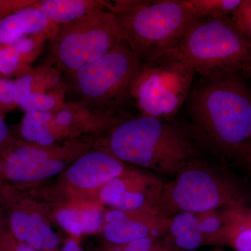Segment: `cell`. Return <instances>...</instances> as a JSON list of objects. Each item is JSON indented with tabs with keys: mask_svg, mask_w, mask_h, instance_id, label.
<instances>
[{
	"mask_svg": "<svg viewBox=\"0 0 251 251\" xmlns=\"http://www.w3.org/2000/svg\"><path fill=\"white\" fill-rule=\"evenodd\" d=\"M248 77L230 73L206 79L193 92L190 110L196 123L226 152H248L251 143V91Z\"/></svg>",
	"mask_w": 251,
	"mask_h": 251,
	"instance_id": "1",
	"label": "cell"
},
{
	"mask_svg": "<svg viewBox=\"0 0 251 251\" xmlns=\"http://www.w3.org/2000/svg\"><path fill=\"white\" fill-rule=\"evenodd\" d=\"M103 146L126 164L171 176L198 155L196 145L177 126L143 115L115 126Z\"/></svg>",
	"mask_w": 251,
	"mask_h": 251,
	"instance_id": "2",
	"label": "cell"
},
{
	"mask_svg": "<svg viewBox=\"0 0 251 251\" xmlns=\"http://www.w3.org/2000/svg\"><path fill=\"white\" fill-rule=\"evenodd\" d=\"M163 56L187 64L206 79L230 73L246 75L251 67V41L231 18L201 19Z\"/></svg>",
	"mask_w": 251,
	"mask_h": 251,
	"instance_id": "3",
	"label": "cell"
},
{
	"mask_svg": "<svg viewBox=\"0 0 251 251\" xmlns=\"http://www.w3.org/2000/svg\"><path fill=\"white\" fill-rule=\"evenodd\" d=\"M115 15L124 40L143 64L174 49L199 20L184 0L140 1L134 9Z\"/></svg>",
	"mask_w": 251,
	"mask_h": 251,
	"instance_id": "4",
	"label": "cell"
},
{
	"mask_svg": "<svg viewBox=\"0 0 251 251\" xmlns=\"http://www.w3.org/2000/svg\"><path fill=\"white\" fill-rule=\"evenodd\" d=\"M247 204L240 186L196 159L165 183L153 210L165 219L181 212L201 214Z\"/></svg>",
	"mask_w": 251,
	"mask_h": 251,
	"instance_id": "5",
	"label": "cell"
},
{
	"mask_svg": "<svg viewBox=\"0 0 251 251\" xmlns=\"http://www.w3.org/2000/svg\"><path fill=\"white\" fill-rule=\"evenodd\" d=\"M143 63L123 41L98 60L72 75V89L82 106L96 113L115 112L114 107L130 97Z\"/></svg>",
	"mask_w": 251,
	"mask_h": 251,
	"instance_id": "6",
	"label": "cell"
},
{
	"mask_svg": "<svg viewBox=\"0 0 251 251\" xmlns=\"http://www.w3.org/2000/svg\"><path fill=\"white\" fill-rule=\"evenodd\" d=\"M123 41L115 15L100 9L63 25L51 41L50 56L56 67L72 74Z\"/></svg>",
	"mask_w": 251,
	"mask_h": 251,
	"instance_id": "7",
	"label": "cell"
},
{
	"mask_svg": "<svg viewBox=\"0 0 251 251\" xmlns=\"http://www.w3.org/2000/svg\"><path fill=\"white\" fill-rule=\"evenodd\" d=\"M99 136H87L41 146L15 138L0 154L4 163L6 184L23 189L44 184L59 176L73 162L90 151Z\"/></svg>",
	"mask_w": 251,
	"mask_h": 251,
	"instance_id": "8",
	"label": "cell"
},
{
	"mask_svg": "<svg viewBox=\"0 0 251 251\" xmlns=\"http://www.w3.org/2000/svg\"><path fill=\"white\" fill-rule=\"evenodd\" d=\"M195 72L187 64L163 56L143 64L130 97L143 116L166 122L187 98Z\"/></svg>",
	"mask_w": 251,
	"mask_h": 251,
	"instance_id": "9",
	"label": "cell"
},
{
	"mask_svg": "<svg viewBox=\"0 0 251 251\" xmlns=\"http://www.w3.org/2000/svg\"><path fill=\"white\" fill-rule=\"evenodd\" d=\"M128 166L103 145L97 146L96 143L61 173L53 184L28 190L43 201L99 204L97 199L100 190Z\"/></svg>",
	"mask_w": 251,
	"mask_h": 251,
	"instance_id": "10",
	"label": "cell"
},
{
	"mask_svg": "<svg viewBox=\"0 0 251 251\" xmlns=\"http://www.w3.org/2000/svg\"><path fill=\"white\" fill-rule=\"evenodd\" d=\"M0 204L9 232L37 251H59L60 239L45 206L27 189L5 184L0 188Z\"/></svg>",
	"mask_w": 251,
	"mask_h": 251,
	"instance_id": "11",
	"label": "cell"
},
{
	"mask_svg": "<svg viewBox=\"0 0 251 251\" xmlns=\"http://www.w3.org/2000/svg\"><path fill=\"white\" fill-rule=\"evenodd\" d=\"M165 182L152 173L128 165L99 193L97 201L103 206L124 211L153 209L161 198Z\"/></svg>",
	"mask_w": 251,
	"mask_h": 251,
	"instance_id": "12",
	"label": "cell"
},
{
	"mask_svg": "<svg viewBox=\"0 0 251 251\" xmlns=\"http://www.w3.org/2000/svg\"><path fill=\"white\" fill-rule=\"evenodd\" d=\"M169 219L151 209L124 211L110 208L104 214L101 233L107 244H126L150 237H162L166 233Z\"/></svg>",
	"mask_w": 251,
	"mask_h": 251,
	"instance_id": "13",
	"label": "cell"
},
{
	"mask_svg": "<svg viewBox=\"0 0 251 251\" xmlns=\"http://www.w3.org/2000/svg\"><path fill=\"white\" fill-rule=\"evenodd\" d=\"M39 200L45 206L51 222L72 237L101 232L105 211V206L101 204Z\"/></svg>",
	"mask_w": 251,
	"mask_h": 251,
	"instance_id": "14",
	"label": "cell"
},
{
	"mask_svg": "<svg viewBox=\"0 0 251 251\" xmlns=\"http://www.w3.org/2000/svg\"><path fill=\"white\" fill-rule=\"evenodd\" d=\"M50 21L33 5L7 14L0 19V45H9L25 36L42 32Z\"/></svg>",
	"mask_w": 251,
	"mask_h": 251,
	"instance_id": "15",
	"label": "cell"
},
{
	"mask_svg": "<svg viewBox=\"0 0 251 251\" xmlns=\"http://www.w3.org/2000/svg\"><path fill=\"white\" fill-rule=\"evenodd\" d=\"M226 224L222 246L237 251H251V206L226 208Z\"/></svg>",
	"mask_w": 251,
	"mask_h": 251,
	"instance_id": "16",
	"label": "cell"
},
{
	"mask_svg": "<svg viewBox=\"0 0 251 251\" xmlns=\"http://www.w3.org/2000/svg\"><path fill=\"white\" fill-rule=\"evenodd\" d=\"M34 6L40 9L49 21L62 23L74 22L96 10L106 8L101 1L82 0H46Z\"/></svg>",
	"mask_w": 251,
	"mask_h": 251,
	"instance_id": "17",
	"label": "cell"
},
{
	"mask_svg": "<svg viewBox=\"0 0 251 251\" xmlns=\"http://www.w3.org/2000/svg\"><path fill=\"white\" fill-rule=\"evenodd\" d=\"M198 19L216 20L230 18L242 0H184Z\"/></svg>",
	"mask_w": 251,
	"mask_h": 251,
	"instance_id": "18",
	"label": "cell"
},
{
	"mask_svg": "<svg viewBox=\"0 0 251 251\" xmlns=\"http://www.w3.org/2000/svg\"><path fill=\"white\" fill-rule=\"evenodd\" d=\"M226 208L197 214L198 228L206 239L207 245L222 246L226 227Z\"/></svg>",
	"mask_w": 251,
	"mask_h": 251,
	"instance_id": "19",
	"label": "cell"
},
{
	"mask_svg": "<svg viewBox=\"0 0 251 251\" xmlns=\"http://www.w3.org/2000/svg\"><path fill=\"white\" fill-rule=\"evenodd\" d=\"M162 239L172 251H192L202 246L207 245L205 237L198 227L190 229L174 239L166 240L162 237Z\"/></svg>",
	"mask_w": 251,
	"mask_h": 251,
	"instance_id": "20",
	"label": "cell"
},
{
	"mask_svg": "<svg viewBox=\"0 0 251 251\" xmlns=\"http://www.w3.org/2000/svg\"><path fill=\"white\" fill-rule=\"evenodd\" d=\"M167 248L162 237H150L118 245L106 243L100 251H162Z\"/></svg>",
	"mask_w": 251,
	"mask_h": 251,
	"instance_id": "21",
	"label": "cell"
},
{
	"mask_svg": "<svg viewBox=\"0 0 251 251\" xmlns=\"http://www.w3.org/2000/svg\"><path fill=\"white\" fill-rule=\"evenodd\" d=\"M196 227H198L197 214L179 213L170 218L166 233L162 237L166 240H170Z\"/></svg>",
	"mask_w": 251,
	"mask_h": 251,
	"instance_id": "22",
	"label": "cell"
},
{
	"mask_svg": "<svg viewBox=\"0 0 251 251\" xmlns=\"http://www.w3.org/2000/svg\"><path fill=\"white\" fill-rule=\"evenodd\" d=\"M23 62L21 54L9 45H0V74L9 75L21 69Z\"/></svg>",
	"mask_w": 251,
	"mask_h": 251,
	"instance_id": "23",
	"label": "cell"
},
{
	"mask_svg": "<svg viewBox=\"0 0 251 251\" xmlns=\"http://www.w3.org/2000/svg\"><path fill=\"white\" fill-rule=\"evenodd\" d=\"M34 76L31 74L21 75L15 81L14 102L20 106L31 95L34 91Z\"/></svg>",
	"mask_w": 251,
	"mask_h": 251,
	"instance_id": "24",
	"label": "cell"
},
{
	"mask_svg": "<svg viewBox=\"0 0 251 251\" xmlns=\"http://www.w3.org/2000/svg\"><path fill=\"white\" fill-rule=\"evenodd\" d=\"M15 81L7 78H0V103L4 110L14 108Z\"/></svg>",
	"mask_w": 251,
	"mask_h": 251,
	"instance_id": "25",
	"label": "cell"
},
{
	"mask_svg": "<svg viewBox=\"0 0 251 251\" xmlns=\"http://www.w3.org/2000/svg\"><path fill=\"white\" fill-rule=\"evenodd\" d=\"M0 251H37L25 243L20 242L9 232L0 241Z\"/></svg>",
	"mask_w": 251,
	"mask_h": 251,
	"instance_id": "26",
	"label": "cell"
},
{
	"mask_svg": "<svg viewBox=\"0 0 251 251\" xmlns=\"http://www.w3.org/2000/svg\"><path fill=\"white\" fill-rule=\"evenodd\" d=\"M52 117L51 112L35 111L26 112L21 124L26 125L44 126L49 123Z\"/></svg>",
	"mask_w": 251,
	"mask_h": 251,
	"instance_id": "27",
	"label": "cell"
},
{
	"mask_svg": "<svg viewBox=\"0 0 251 251\" xmlns=\"http://www.w3.org/2000/svg\"><path fill=\"white\" fill-rule=\"evenodd\" d=\"M11 45L17 50L18 53L21 54L23 64V63L27 62L29 55L31 53H32L33 50L35 48L36 44L35 40L33 38L25 36L22 39L13 43Z\"/></svg>",
	"mask_w": 251,
	"mask_h": 251,
	"instance_id": "28",
	"label": "cell"
},
{
	"mask_svg": "<svg viewBox=\"0 0 251 251\" xmlns=\"http://www.w3.org/2000/svg\"><path fill=\"white\" fill-rule=\"evenodd\" d=\"M31 95L34 99L39 111L50 112L56 106L57 100H56L55 97L51 94L34 92Z\"/></svg>",
	"mask_w": 251,
	"mask_h": 251,
	"instance_id": "29",
	"label": "cell"
},
{
	"mask_svg": "<svg viewBox=\"0 0 251 251\" xmlns=\"http://www.w3.org/2000/svg\"><path fill=\"white\" fill-rule=\"evenodd\" d=\"M234 23L238 29L251 41V18Z\"/></svg>",
	"mask_w": 251,
	"mask_h": 251,
	"instance_id": "30",
	"label": "cell"
},
{
	"mask_svg": "<svg viewBox=\"0 0 251 251\" xmlns=\"http://www.w3.org/2000/svg\"><path fill=\"white\" fill-rule=\"evenodd\" d=\"M59 251H85L80 247L77 239L70 238L67 239Z\"/></svg>",
	"mask_w": 251,
	"mask_h": 251,
	"instance_id": "31",
	"label": "cell"
},
{
	"mask_svg": "<svg viewBox=\"0 0 251 251\" xmlns=\"http://www.w3.org/2000/svg\"><path fill=\"white\" fill-rule=\"evenodd\" d=\"M9 232L7 221L5 216L4 211L0 204V241Z\"/></svg>",
	"mask_w": 251,
	"mask_h": 251,
	"instance_id": "32",
	"label": "cell"
},
{
	"mask_svg": "<svg viewBox=\"0 0 251 251\" xmlns=\"http://www.w3.org/2000/svg\"><path fill=\"white\" fill-rule=\"evenodd\" d=\"M19 107L22 108L25 112L39 111L37 106H36L35 101H34V99L32 97V95H31L30 97H29L24 103L21 104Z\"/></svg>",
	"mask_w": 251,
	"mask_h": 251,
	"instance_id": "33",
	"label": "cell"
},
{
	"mask_svg": "<svg viewBox=\"0 0 251 251\" xmlns=\"http://www.w3.org/2000/svg\"><path fill=\"white\" fill-rule=\"evenodd\" d=\"M6 184L5 179L4 163L2 158L0 156V188Z\"/></svg>",
	"mask_w": 251,
	"mask_h": 251,
	"instance_id": "34",
	"label": "cell"
},
{
	"mask_svg": "<svg viewBox=\"0 0 251 251\" xmlns=\"http://www.w3.org/2000/svg\"><path fill=\"white\" fill-rule=\"evenodd\" d=\"M247 159L248 162H249V166H250L251 170V143L250 146H249V150H248Z\"/></svg>",
	"mask_w": 251,
	"mask_h": 251,
	"instance_id": "35",
	"label": "cell"
},
{
	"mask_svg": "<svg viewBox=\"0 0 251 251\" xmlns=\"http://www.w3.org/2000/svg\"><path fill=\"white\" fill-rule=\"evenodd\" d=\"M4 109L3 108L2 105H1V103H0V116L4 117Z\"/></svg>",
	"mask_w": 251,
	"mask_h": 251,
	"instance_id": "36",
	"label": "cell"
},
{
	"mask_svg": "<svg viewBox=\"0 0 251 251\" xmlns=\"http://www.w3.org/2000/svg\"><path fill=\"white\" fill-rule=\"evenodd\" d=\"M246 76H247L248 78L251 79V67L249 69V72H247V74H246Z\"/></svg>",
	"mask_w": 251,
	"mask_h": 251,
	"instance_id": "37",
	"label": "cell"
},
{
	"mask_svg": "<svg viewBox=\"0 0 251 251\" xmlns=\"http://www.w3.org/2000/svg\"><path fill=\"white\" fill-rule=\"evenodd\" d=\"M162 251H172L171 249H169V248H167V249H164V250Z\"/></svg>",
	"mask_w": 251,
	"mask_h": 251,
	"instance_id": "38",
	"label": "cell"
},
{
	"mask_svg": "<svg viewBox=\"0 0 251 251\" xmlns=\"http://www.w3.org/2000/svg\"><path fill=\"white\" fill-rule=\"evenodd\" d=\"M222 251L216 250V251Z\"/></svg>",
	"mask_w": 251,
	"mask_h": 251,
	"instance_id": "39",
	"label": "cell"
},
{
	"mask_svg": "<svg viewBox=\"0 0 251 251\" xmlns=\"http://www.w3.org/2000/svg\"><path fill=\"white\" fill-rule=\"evenodd\" d=\"M0 78H1V77H0Z\"/></svg>",
	"mask_w": 251,
	"mask_h": 251,
	"instance_id": "40",
	"label": "cell"
}]
</instances>
